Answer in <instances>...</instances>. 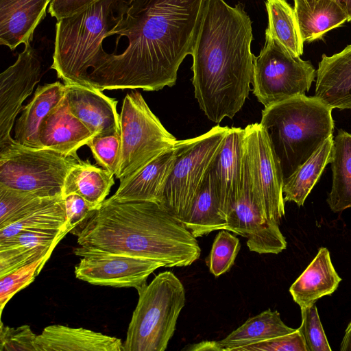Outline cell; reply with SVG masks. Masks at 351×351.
Segmentation results:
<instances>
[{"instance_id":"cell-1","label":"cell","mask_w":351,"mask_h":351,"mask_svg":"<svg viewBox=\"0 0 351 351\" xmlns=\"http://www.w3.org/2000/svg\"><path fill=\"white\" fill-rule=\"evenodd\" d=\"M206 0H126L107 36L128 38L120 54L103 51L84 86L101 91H156L175 85L178 69L191 55Z\"/></svg>"},{"instance_id":"cell-2","label":"cell","mask_w":351,"mask_h":351,"mask_svg":"<svg viewBox=\"0 0 351 351\" xmlns=\"http://www.w3.org/2000/svg\"><path fill=\"white\" fill-rule=\"evenodd\" d=\"M252 22L241 3L206 0L193 45L195 97L207 118L232 119L248 97L252 82Z\"/></svg>"},{"instance_id":"cell-3","label":"cell","mask_w":351,"mask_h":351,"mask_svg":"<svg viewBox=\"0 0 351 351\" xmlns=\"http://www.w3.org/2000/svg\"><path fill=\"white\" fill-rule=\"evenodd\" d=\"M77 243L186 267L201 249L196 238L160 203L106 199L77 232Z\"/></svg>"},{"instance_id":"cell-4","label":"cell","mask_w":351,"mask_h":351,"mask_svg":"<svg viewBox=\"0 0 351 351\" xmlns=\"http://www.w3.org/2000/svg\"><path fill=\"white\" fill-rule=\"evenodd\" d=\"M332 108L315 96L293 97L265 108L261 125L280 161L284 180L328 137Z\"/></svg>"},{"instance_id":"cell-5","label":"cell","mask_w":351,"mask_h":351,"mask_svg":"<svg viewBox=\"0 0 351 351\" xmlns=\"http://www.w3.org/2000/svg\"><path fill=\"white\" fill-rule=\"evenodd\" d=\"M126 0H97L57 21L53 63L65 84H84L89 69L104 50L102 42L121 16Z\"/></svg>"},{"instance_id":"cell-6","label":"cell","mask_w":351,"mask_h":351,"mask_svg":"<svg viewBox=\"0 0 351 351\" xmlns=\"http://www.w3.org/2000/svg\"><path fill=\"white\" fill-rule=\"evenodd\" d=\"M136 290L138 300L123 351H165L185 304L184 285L173 272L165 271Z\"/></svg>"},{"instance_id":"cell-7","label":"cell","mask_w":351,"mask_h":351,"mask_svg":"<svg viewBox=\"0 0 351 351\" xmlns=\"http://www.w3.org/2000/svg\"><path fill=\"white\" fill-rule=\"evenodd\" d=\"M230 128L217 125L195 138L180 140V147L160 203L182 223L190 212Z\"/></svg>"},{"instance_id":"cell-8","label":"cell","mask_w":351,"mask_h":351,"mask_svg":"<svg viewBox=\"0 0 351 351\" xmlns=\"http://www.w3.org/2000/svg\"><path fill=\"white\" fill-rule=\"evenodd\" d=\"M121 150L115 178L139 171L178 140L163 126L142 95L128 93L120 114Z\"/></svg>"},{"instance_id":"cell-9","label":"cell","mask_w":351,"mask_h":351,"mask_svg":"<svg viewBox=\"0 0 351 351\" xmlns=\"http://www.w3.org/2000/svg\"><path fill=\"white\" fill-rule=\"evenodd\" d=\"M80 159L18 143L0 149V185L43 197L62 195L65 178Z\"/></svg>"},{"instance_id":"cell-10","label":"cell","mask_w":351,"mask_h":351,"mask_svg":"<svg viewBox=\"0 0 351 351\" xmlns=\"http://www.w3.org/2000/svg\"><path fill=\"white\" fill-rule=\"evenodd\" d=\"M316 77L310 61L292 55L277 40L265 35V44L254 57L253 94L265 108L304 95Z\"/></svg>"},{"instance_id":"cell-11","label":"cell","mask_w":351,"mask_h":351,"mask_svg":"<svg viewBox=\"0 0 351 351\" xmlns=\"http://www.w3.org/2000/svg\"><path fill=\"white\" fill-rule=\"evenodd\" d=\"M244 130V149L254 196L267 217L279 223L285 215V202L280 161L260 123Z\"/></svg>"},{"instance_id":"cell-12","label":"cell","mask_w":351,"mask_h":351,"mask_svg":"<svg viewBox=\"0 0 351 351\" xmlns=\"http://www.w3.org/2000/svg\"><path fill=\"white\" fill-rule=\"evenodd\" d=\"M77 247L73 252L82 257L75 267L77 278L95 285L134 287L147 283L149 276L164 267L159 261L121 254L92 246Z\"/></svg>"},{"instance_id":"cell-13","label":"cell","mask_w":351,"mask_h":351,"mask_svg":"<svg viewBox=\"0 0 351 351\" xmlns=\"http://www.w3.org/2000/svg\"><path fill=\"white\" fill-rule=\"evenodd\" d=\"M226 222V230L246 238L250 251L277 254L287 247L279 223L267 217L254 196L245 149L240 191Z\"/></svg>"},{"instance_id":"cell-14","label":"cell","mask_w":351,"mask_h":351,"mask_svg":"<svg viewBox=\"0 0 351 351\" xmlns=\"http://www.w3.org/2000/svg\"><path fill=\"white\" fill-rule=\"evenodd\" d=\"M42 66L38 55L30 43L16 62L0 75V149L11 146L16 141L11 131L23 102L39 82Z\"/></svg>"},{"instance_id":"cell-15","label":"cell","mask_w":351,"mask_h":351,"mask_svg":"<svg viewBox=\"0 0 351 351\" xmlns=\"http://www.w3.org/2000/svg\"><path fill=\"white\" fill-rule=\"evenodd\" d=\"M244 134L245 130L241 128H229L210 170L219 213L226 221L241 185Z\"/></svg>"},{"instance_id":"cell-16","label":"cell","mask_w":351,"mask_h":351,"mask_svg":"<svg viewBox=\"0 0 351 351\" xmlns=\"http://www.w3.org/2000/svg\"><path fill=\"white\" fill-rule=\"evenodd\" d=\"M65 86V97L71 112L94 136L120 134V114L115 99L95 88L80 84Z\"/></svg>"},{"instance_id":"cell-17","label":"cell","mask_w":351,"mask_h":351,"mask_svg":"<svg viewBox=\"0 0 351 351\" xmlns=\"http://www.w3.org/2000/svg\"><path fill=\"white\" fill-rule=\"evenodd\" d=\"M180 147V140L139 171L120 180L111 197L118 201H149L160 203L167 180Z\"/></svg>"},{"instance_id":"cell-18","label":"cell","mask_w":351,"mask_h":351,"mask_svg":"<svg viewBox=\"0 0 351 351\" xmlns=\"http://www.w3.org/2000/svg\"><path fill=\"white\" fill-rule=\"evenodd\" d=\"M94 136L89 129L70 110L64 96L40 125V148L79 158L77 151Z\"/></svg>"},{"instance_id":"cell-19","label":"cell","mask_w":351,"mask_h":351,"mask_svg":"<svg viewBox=\"0 0 351 351\" xmlns=\"http://www.w3.org/2000/svg\"><path fill=\"white\" fill-rule=\"evenodd\" d=\"M314 96L332 109H351V44L331 56H322Z\"/></svg>"},{"instance_id":"cell-20","label":"cell","mask_w":351,"mask_h":351,"mask_svg":"<svg viewBox=\"0 0 351 351\" xmlns=\"http://www.w3.org/2000/svg\"><path fill=\"white\" fill-rule=\"evenodd\" d=\"M51 0H0V44L14 50L32 41Z\"/></svg>"},{"instance_id":"cell-21","label":"cell","mask_w":351,"mask_h":351,"mask_svg":"<svg viewBox=\"0 0 351 351\" xmlns=\"http://www.w3.org/2000/svg\"><path fill=\"white\" fill-rule=\"evenodd\" d=\"M36 351H123L120 339L83 328L45 327L34 341Z\"/></svg>"},{"instance_id":"cell-22","label":"cell","mask_w":351,"mask_h":351,"mask_svg":"<svg viewBox=\"0 0 351 351\" xmlns=\"http://www.w3.org/2000/svg\"><path fill=\"white\" fill-rule=\"evenodd\" d=\"M72 230L71 227L58 231L24 232L0 241V278L51 254L57 244Z\"/></svg>"},{"instance_id":"cell-23","label":"cell","mask_w":351,"mask_h":351,"mask_svg":"<svg viewBox=\"0 0 351 351\" xmlns=\"http://www.w3.org/2000/svg\"><path fill=\"white\" fill-rule=\"evenodd\" d=\"M341 278L336 271L329 250L322 247L306 269L289 288V292L300 308L315 304L319 298L331 295L339 287Z\"/></svg>"},{"instance_id":"cell-24","label":"cell","mask_w":351,"mask_h":351,"mask_svg":"<svg viewBox=\"0 0 351 351\" xmlns=\"http://www.w3.org/2000/svg\"><path fill=\"white\" fill-rule=\"evenodd\" d=\"M66 86L60 82L38 86L31 101L23 108L14 128V140L24 147L40 149V125L64 99Z\"/></svg>"},{"instance_id":"cell-25","label":"cell","mask_w":351,"mask_h":351,"mask_svg":"<svg viewBox=\"0 0 351 351\" xmlns=\"http://www.w3.org/2000/svg\"><path fill=\"white\" fill-rule=\"evenodd\" d=\"M287 326L278 311L270 308L250 317L238 328L219 341H210L212 350L237 351L243 346L267 341L295 330Z\"/></svg>"},{"instance_id":"cell-26","label":"cell","mask_w":351,"mask_h":351,"mask_svg":"<svg viewBox=\"0 0 351 351\" xmlns=\"http://www.w3.org/2000/svg\"><path fill=\"white\" fill-rule=\"evenodd\" d=\"M293 1V9L304 43L320 39L328 31L348 22L346 13L332 1Z\"/></svg>"},{"instance_id":"cell-27","label":"cell","mask_w":351,"mask_h":351,"mask_svg":"<svg viewBox=\"0 0 351 351\" xmlns=\"http://www.w3.org/2000/svg\"><path fill=\"white\" fill-rule=\"evenodd\" d=\"M333 147L334 138L332 135L284 180L282 192L285 202H293L298 206L304 205L326 167L330 163Z\"/></svg>"},{"instance_id":"cell-28","label":"cell","mask_w":351,"mask_h":351,"mask_svg":"<svg viewBox=\"0 0 351 351\" xmlns=\"http://www.w3.org/2000/svg\"><path fill=\"white\" fill-rule=\"evenodd\" d=\"M332 187L327 203L339 213L351 208V134L339 129L334 138L332 160Z\"/></svg>"},{"instance_id":"cell-29","label":"cell","mask_w":351,"mask_h":351,"mask_svg":"<svg viewBox=\"0 0 351 351\" xmlns=\"http://www.w3.org/2000/svg\"><path fill=\"white\" fill-rule=\"evenodd\" d=\"M114 175L88 160H79L67 173L62 197L77 193L95 205H101L114 184Z\"/></svg>"},{"instance_id":"cell-30","label":"cell","mask_w":351,"mask_h":351,"mask_svg":"<svg viewBox=\"0 0 351 351\" xmlns=\"http://www.w3.org/2000/svg\"><path fill=\"white\" fill-rule=\"evenodd\" d=\"M182 223L195 238L226 230L227 222L219 213L210 171Z\"/></svg>"},{"instance_id":"cell-31","label":"cell","mask_w":351,"mask_h":351,"mask_svg":"<svg viewBox=\"0 0 351 351\" xmlns=\"http://www.w3.org/2000/svg\"><path fill=\"white\" fill-rule=\"evenodd\" d=\"M67 227L72 228L66 220L64 199L60 196L0 228V241L24 232L58 231Z\"/></svg>"},{"instance_id":"cell-32","label":"cell","mask_w":351,"mask_h":351,"mask_svg":"<svg viewBox=\"0 0 351 351\" xmlns=\"http://www.w3.org/2000/svg\"><path fill=\"white\" fill-rule=\"evenodd\" d=\"M269 25L265 35L277 40L292 55L303 54L302 40L294 9L286 0H267Z\"/></svg>"},{"instance_id":"cell-33","label":"cell","mask_w":351,"mask_h":351,"mask_svg":"<svg viewBox=\"0 0 351 351\" xmlns=\"http://www.w3.org/2000/svg\"><path fill=\"white\" fill-rule=\"evenodd\" d=\"M56 197H43L31 192L0 185V228Z\"/></svg>"},{"instance_id":"cell-34","label":"cell","mask_w":351,"mask_h":351,"mask_svg":"<svg viewBox=\"0 0 351 351\" xmlns=\"http://www.w3.org/2000/svg\"><path fill=\"white\" fill-rule=\"evenodd\" d=\"M239 239L228 230H221L214 239L206 265L215 277L228 271L240 250Z\"/></svg>"},{"instance_id":"cell-35","label":"cell","mask_w":351,"mask_h":351,"mask_svg":"<svg viewBox=\"0 0 351 351\" xmlns=\"http://www.w3.org/2000/svg\"><path fill=\"white\" fill-rule=\"evenodd\" d=\"M51 254L27 264L0 278V313L5 304L19 291L27 287L39 274Z\"/></svg>"},{"instance_id":"cell-36","label":"cell","mask_w":351,"mask_h":351,"mask_svg":"<svg viewBox=\"0 0 351 351\" xmlns=\"http://www.w3.org/2000/svg\"><path fill=\"white\" fill-rule=\"evenodd\" d=\"M301 331L307 351H331L315 304L300 308Z\"/></svg>"},{"instance_id":"cell-37","label":"cell","mask_w":351,"mask_h":351,"mask_svg":"<svg viewBox=\"0 0 351 351\" xmlns=\"http://www.w3.org/2000/svg\"><path fill=\"white\" fill-rule=\"evenodd\" d=\"M86 145L97 163L115 176L120 156V134L94 136Z\"/></svg>"},{"instance_id":"cell-38","label":"cell","mask_w":351,"mask_h":351,"mask_svg":"<svg viewBox=\"0 0 351 351\" xmlns=\"http://www.w3.org/2000/svg\"><path fill=\"white\" fill-rule=\"evenodd\" d=\"M36 336L29 325L9 327L1 321L0 351H36Z\"/></svg>"},{"instance_id":"cell-39","label":"cell","mask_w":351,"mask_h":351,"mask_svg":"<svg viewBox=\"0 0 351 351\" xmlns=\"http://www.w3.org/2000/svg\"><path fill=\"white\" fill-rule=\"evenodd\" d=\"M62 198L64 201L66 220L73 228L70 233L76 235L100 205L92 204L77 193H70Z\"/></svg>"},{"instance_id":"cell-40","label":"cell","mask_w":351,"mask_h":351,"mask_svg":"<svg viewBox=\"0 0 351 351\" xmlns=\"http://www.w3.org/2000/svg\"><path fill=\"white\" fill-rule=\"evenodd\" d=\"M237 351H307V349L304 337L297 328L293 332L243 346Z\"/></svg>"},{"instance_id":"cell-41","label":"cell","mask_w":351,"mask_h":351,"mask_svg":"<svg viewBox=\"0 0 351 351\" xmlns=\"http://www.w3.org/2000/svg\"><path fill=\"white\" fill-rule=\"evenodd\" d=\"M97 0H51L49 12L57 21L71 16L91 5Z\"/></svg>"},{"instance_id":"cell-42","label":"cell","mask_w":351,"mask_h":351,"mask_svg":"<svg viewBox=\"0 0 351 351\" xmlns=\"http://www.w3.org/2000/svg\"><path fill=\"white\" fill-rule=\"evenodd\" d=\"M341 351H351V321L347 326L343 337L340 343Z\"/></svg>"},{"instance_id":"cell-43","label":"cell","mask_w":351,"mask_h":351,"mask_svg":"<svg viewBox=\"0 0 351 351\" xmlns=\"http://www.w3.org/2000/svg\"><path fill=\"white\" fill-rule=\"evenodd\" d=\"M315 1L319 0H306ZM337 3L348 15V22H351V0H330Z\"/></svg>"}]
</instances>
